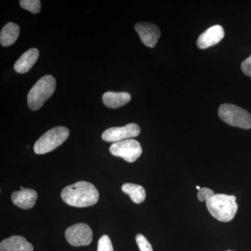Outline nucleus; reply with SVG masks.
Returning <instances> with one entry per match:
<instances>
[{"instance_id": "nucleus-19", "label": "nucleus", "mask_w": 251, "mask_h": 251, "mask_svg": "<svg viewBox=\"0 0 251 251\" xmlns=\"http://www.w3.org/2000/svg\"><path fill=\"white\" fill-rule=\"evenodd\" d=\"M135 241H136L140 251H153L151 244L148 242V239L144 237L143 234H137L136 237H135Z\"/></svg>"}, {"instance_id": "nucleus-9", "label": "nucleus", "mask_w": 251, "mask_h": 251, "mask_svg": "<svg viewBox=\"0 0 251 251\" xmlns=\"http://www.w3.org/2000/svg\"><path fill=\"white\" fill-rule=\"evenodd\" d=\"M135 29L145 46L151 49L156 46L161 36V31L156 25L151 23H140L135 25Z\"/></svg>"}, {"instance_id": "nucleus-11", "label": "nucleus", "mask_w": 251, "mask_h": 251, "mask_svg": "<svg viewBox=\"0 0 251 251\" xmlns=\"http://www.w3.org/2000/svg\"><path fill=\"white\" fill-rule=\"evenodd\" d=\"M37 198L36 191L30 188H24L19 191H15L11 195L13 203L23 209L32 208L35 204Z\"/></svg>"}, {"instance_id": "nucleus-24", "label": "nucleus", "mask_w": 251, "mask_h": 251, "mask_svg": "<svg viewBox=\"0 0 251 251\" xmlns=\"http://www.w3.org/2000/svg\"><path fill=\"white\" fill-rule=\"evenodd\" d=\"M233 251L228 250V251Z\"/></svg>"}, {"instance_id": "nucleus-7", "label": "nucleus", "mask_w": 251, "mask_h": 251, "mask_svg": "<svg viewBox=\"0 0 251 251\" xmlns=\"http://www.w3.org/2000/svg\"><path fill=\"white\" fill-rule=\"evenodd\" d=\"M65 237L68 243L73 247H84L90 245L93 233L88 225L77 224L68 227Z\"/></svg>"}, {"instance_id": "nucleus-2", "label": "nucleus", "mask_w": 251, "mask_h": 251, "mask_svg": "<svg viewBox=\"0 0 251 251\" xmlns=\"http://www.w3.org/2000/svg\"><path fill=\"white\" fill-rule=\"evenodd\" d=\"M206 205L211 216L221 222L232 221L238 210L235 196L226 194H214Z\"/></svg>"}, {"instance_id": "nucleus-22", "label": "nucleus", "mask_w": 251, "mask_h": 251, "mask_svg": "<svg viewBox=\"0 0 251 251\" xmlns=\"http://www.w3.org/2000/svg\"><path fill=\"white\" fill-rule=\"evenodd\" d=\"M196 188H197V189L198 190V191H200V190L201 189V187H200L199 186H196Z\"/></svg>"}, {"instance_id": "nucleus-6", "label": "nucleus", "mask_w": 251, "mask_h": 251, "mask_svg": "<svg viewBox=\"0 0 251 251\" xmlns=\"http://www.w3.org/2000/svg\"><path fill=\"white\" fill-rule=\"evenodd\" d=\"M110 151L113 156L121 157L128 163H133L141 156L143 149L139 142L129 139L112 144Z\"/></svg>"}, {"instance_id": "nucleus-20", "label": "nucleus", "mask_w": 251, "mask_h": 251, "mask_svg": "<svg viewBox=\"0 0 251 251\" xmlns=\"http://www.w3.org/2000/svg\"><path fill=\"white\" fill-rule=\"evenodd\" d=\"M214 194H215V193H214V191L210 189V188L206 187L201 188V189L198 191V198L201 202H206V201H209L211 197H213Z\"/></svg>"}, {"instance_id": "nucleus-10", "label": "nucleus", "mask_w": 251, "mask_h": 251, "mask_svg": "<svg viewBox=\"0 0 251 251\" xmlns=\"http://www.w3.org/2000/svg\"><path fill=\"white\" fill-rule=\"evenodd\" d=\"M224 36L225 31L222 26L219 25L212 26L199 36L197 40L198 47L206 49L215 46L224 39Z\"/></svg>"}, {"instance_id": "nucleus-14", "label": "nucleus", "mask_w": 251, "mask_h": 251, "mask_svg": "<svg viewBox=\"0 0 251 251\" xmlns=\"http://www.w3.org/2000/svg\"><path fill=\"white\" fill-rule=\"evenodd\" d=\"M131 97L127 92H107L103 95V101L105 106L110 108H118L128 103Z\"/></svg>"}, {"instance_id": "nucleus-23", "label": "nucleus", "mask_w": 251, "mask_h": 251, "mask_svg": "<svg viewBox=\"0 0 251 251\" xmlns=\"http://www.w3.org/2000/svg\"><path fill=\"white\" fill-rule=\"evenodd\" d=\"M23 189H24V188H23V186H21V190H23Z\"/></svg>"}, {"instance_id": "nucleus-3", "label": "nucleus", "mask_w": 251, "mask_h": 251, "mask_svg": "<svg viewBox=\"0 0 251 251\" xmlns=\"http://www.w3.org/2000/svg\"><path fill=\"white\" fill-rule=\"evenodd\" d=\"M56 81L52 75L41 77L29 91L27 95V103L33 111L39 110L46 100L52 97L55 90Z\"/></svg>"}, {"instance_id": "nucleus-17", "label": "nucleus", "mask_w": 251, "mask_h": 251, "mask_svg": "<svg viewBox=\"0 0 251 251\" xmlns=\"http://www.w3.org/2000/svg\"><path fill=\"white\" fill-rule=\"evenodd\" d=\"M20 4L23 9L30 11L32 14H39L41 11V1L39 0H21Z\"/></svg>"}, {"instance_id": "nucleus-15", "label": "nucleus", "mask_w": 251, "mask_h": 251, "mask_svg": "<svg viewBox=\"0 0 251 251\" xmlns=\"http://www.w3.org/2000/svg\"><path fill=\"white\" fill-rule=\"evenodd\" d=\"M20 34V27L17 24L9 23L1 29L0 33V43L4 47L13 45Z\"/></svg>"}, {"instance_id": "nucleus-5", "label": "nucleus", "mask_w": 251, "mask_h": 251, "mask_svg": "<svg viewBox=\"0 0 251 251\" xmlns=\"http://www.w3.org/2000/svg\"><path fill=\"white\" fill-rule=\"evenodd\" d=\"M219 116L223 121L232 126L244 129L251 128V114L237 105L223 104L219 107Z\"/></svg>"}, {"instance_id": "nucleus-8", "label": "nucleus", "mask_w": 251, "mask_h": 251, "mask_svg": "<svg viewBox=\"0 0 251 251\" xmlns=\"http://www.w3.org/2000/svg\"><path fill=\"white\" fill-rule=\"evenodd\" d=\"M140 133L139 126L130 123L122 127H112L105 130L102 134V139L109 143H118L138 136Z\"/></svg>"}, {"instance_id": "nucleus-1", "label": "nucleus", "mask_w": 251, "mask_h": 251, "mask_svg": "<svg viewBox=\"0 0 251 251\" xmlns=\"http://www.w3.org/2000/svg\"><path fill=\"white\" fill-rule=\"evenodd\" d=\"M61 198L69 205L75 207L93 206L99 201L98 190L87 181H77L62 190Z\"/></svg>"}, {"instance_id": "nucleus-13", "label": "nucleus", "mask_w": 251, "mask_h": 251, "mask_svg": "<svg viewBox=\"0 0 251 251\" xmlns=\"http://www.w3.org/2000/svg\"><path fill=\"white\" fill-rule=\"evenodd\" d=\"M32 244L28 242L21 236H12L1 241L0 244L1 251H33Z\"/></svg>"}, {"instance_id": "nucleus-4", "label": "nucleus", "mask_w": 251, "mask_h": 251, "mask_svg": "<svg viewBox=\"0 0 251 251\" xmlns=\"http://www.w3.org/2000/svg\"><path fill=\"white\" fill-rule=\"evenodd\" d=\"M69 135V130L64 126H57L46 132L34 144L36 154H45L62 145Z\"/></svg>"}, {"instance_id": "nucleus-12", "label": "nucleus", "mask_w": 251, "mask_h": 251, "mask_svg": "<svg viewBox=\"0 0 251 251\" xmlns=\"http://www.w3.org/2000/svg\"><path fill=\"white\" fill-rule=\"evenodd\" d=\"M39 52L36 49H31L26 51L20 57L14 64V69L19 74H25L29 72L37 62Z\"/></svg>"}, {"instance_id": "nucleus-21", "label": "nucleus", "mask_w": 251, "mask_h": 251, "mask_svg": "<svg viewBox=\"0 0 251 251\" xmlns=\"http://www.w3.org/2000/svg\"><path fill=\"white\" fill-rule=\"evenodd\" d=\"M242 72L247 76L251 77V54L245 60L243 61L241 64Z\"/></svg>"}, {"instance_id": "nucleus-18", "label": "nucleus", "mask_w": 251, "mask_h": 251, "mask_svg": "<svg viewBox=\"0 0 251 251\" xmlns=\"http://www.w3.org/2000/svg\"><path fill=\"white\" fill-rule=\"evenodd\" d=\"M97 251H114L111 240L108 236L103 235L100 238L98 242Z\"/></svg>"}, {"instance_id": "nucleus-16", "label": "nucleus", "mask_w": 251, "mask_h": 251, "mask_svg": "<svg viewBox=\"0 0 251 251\" xmlns=\"http://www.w3.org/2000/svg\"><path fill=\"white\" fill-rule=\"evenodd\" d=\"M122 190L126 194H128L131 201L136 204L144 202L146 198L145 188L140 185L126 183L122 186Z\"/></svg>"}]
</instances>
